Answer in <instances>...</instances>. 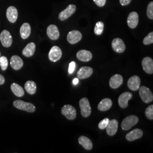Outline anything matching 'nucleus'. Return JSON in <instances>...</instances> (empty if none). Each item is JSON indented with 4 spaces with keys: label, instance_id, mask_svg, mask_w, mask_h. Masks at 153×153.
<instances>
[{
    "label": "nucleus",
    "instance_id": "obj_1",
    "mask_svg": "<svg viewBox=\"0 0 153 153\" xmlns=\"http://www.w3.org/2000/svg\"><path fill=\"white\" fill-rule=\"evenodd\" d=\"M13 105L17 109L23 110L30 113H33L36 110V107L33 104L21 100H16L14 101Z\"/></svg>",
    "mask_w": 153,
    "mask_h": 153
},
{
    "label": "nucleus",
    "instance_id": "obj_2",
    "mask_svg": "<svg viewBox=\"0 0 153 153\" xmlns=\"http://www.w3.org/2000/svg\"><path fill=\"white\" fill-rule=\"evenodd\" d=\"M138 117L135 115H130L126 117L121 123V128L124 131L131 129L133 126L136 125L138 122Z\"/></svg>",
    "mask_w": 153,
    "mask_h": 153
},
{
    "label": "nucleus",
    "instance_id": "obj_3",
    "mask_svg": "<svg viewBox=\"0 0 153 153\" xmlns=\"http://www.w3.org/2000/svg\"><path fill=\"white\" fill-rule=\"evenodd\" d=\"M139 95L142 101L145 103H149L153 101V93L146 86H142L139 88Z\"/></svg>",
    "mask_w": 153,
    "mask_h": 153
},
{
    "label": "nucleus",
    "instance_id": "obj_4",
    "mask_svg": "<svg viewBox=\"0 0 153 153\" xmlns=\"http://www.w3.org/2000/svg\"><path fill=\"white\" fill-rule=\"evenodd\" d=\"M61 114L69 120H73L76 118V109L71 105L66 104L64 105L61 108Z\"/></svg>",
    "mask_w": 153,
    "mask_h": 153
},
{
    "label": "nucleus",
    "instance_id": "obj_5",
    "mask_svg": "<svg viewBox=\"0 0 153 153\" xmlns=\"http://www.w3.org/2000/svg\"><path fill=\"white\" fill-rule=\"evenodd\" d=\"M79 107L81 108V115L83 117H88L91 115V108L87 98H83L79 100Z\"/></svg>",
    "mask_w": 153,
    "mask_h": 153
},
{
    "label": "nucleus",
    "instance_id": "obj_6",
    "mask_svg": "<svg viewBox=\"0 0 153 153\" xmlns=\"http://www.w3.org/2000/svg\"><path fill=\"white\" fill-rule=\"evenodd\" d=\"M0 41L2 45L6 47H10L13 43V38L10 33L7 30H3L0 34Z\"/></svg>",
    "mask_w": 153,
    "mask_h": 153
},
{
    "label": "nucleus",
    "instance_id": "obj_7",
    "mask_svg": "<svg viewBox=\"0 0 153 153\" xmlns=\"http://www.w3.org/2000/svg\"><path fill=\"white\" fill-rule=\"evenodd\" d=\"M76 10V6L74 5L71 4L68 6L65 10L60 13L59 18L60 21H65L71 16Z\"/></svg>",
    "mask_w": 153,
    "mask_h": 153
},
{
    "label": "nucleus",
    "instance_id": "obj_8",
    "mask_svg": "<svg viewBox=\"0 0 153 153\" xmlns=\"http://www.w3.org/2000/svg\"><path fill=\"white\" fill-rule=\"evenodd\" d=\"M62 51L57 46H53L49 51L48 58L52 62H57L59 60L62 56Z\"/></svg>",
    "mask_w": 153,
    "mask_h": 153
},
{
    "label": "nucleus",
    "instance_id": "obj_9",
    "mask_svg": "<svg viewBox=\"0 0 153 153\" xmlns=\"http://www.w3.org/2000/svg\"><path fill=\"white\" fill-rule=\"evenodd\" d=\"M82 33L77 30H73L68 33L67 35V40L71 44L78 43L82 39Z\"/></svg>",
    "mask_w": 153,
    "mask_h": 153
},
{
    "label": "nucleus",
    "instance_id": "obj_10",
    "mask_svg": "<svg viewBox=\"0 0 153 153\" xmlns=\"http://www.w3.org/2000/svg\"><path fill=\"white\" fill-rule=\"evenodd\" d=\"M112 48L116 52L121 53L126 50V45L121 39L115 38L112 40Z\"/></svg>",
    "mask_w": 153,
    "mask_h": 153
},
{
    "label": "nucleus",
    "instance_id": "obj_11",
    "mask_svg": "<svg viewBox=\"0 0 153 153\" xmlns=\"http://www.w3.org/2000/svg\"><path fill=\"white\" fill-rule=\"evenodd\" d=\"M133 95L131 93L125 92L122 93L118 99L119 105L122 108H126L128 105V101L131 99Z\"/></svg>",
    "mask_w": 153,
    "mask_h": 153
},
{
    "label": "nucleus",
    "instance_id": "obj_12",
    "mask_svg": "<svg viewBox=\"0 0 153 153\" xmlns=\"http://www.w3.org/2000/svg\"><path fill=\"white\" fill-rule=\"evenodd\" d=\"M141 79L137 76H131L127 83L128 87L132 91H137L140 88Z\"/></svg>",
    "mask_w": 153,
    "mask_h": 153
},
{
    "label": "nucleus",
    "instance_id": "obj_13",
    "mask_svg": "<svg viewBox=\"0 0 153 153\" xmlns=\"http://www.w3.org/2000/svg\"><path fill=\"white\" fill-rule=\"evenodd\" d=\"M93 73V69L89 66H83L77 72L76 76L78 79H84L89 78Z\"/></svg>",
    "mask_w": 153,
    "mask_h": 153
},
{
    "label": "nucleus",
    "instance_id": "obj_14",
    "mask_svg": "<svg viewBox=\"0 0 153 153\" xmlns=\"http://www.w3.org/2000/svg\"><path fill=\"white\" fill-rule=\"evenodd\" d=\"M48 36L52 40H57L60 37V32L57 27L54 25H51L47 29Z\"/></svg>",
    "mask_w": 153,
    "mask_h": 153
},
{
    "label": "nucleus",
    "instance_id": "obj_15",
    "mask_svg": "<svg viewBox=\"0 0 153 153\" xmlns=\"http://www.w3.org/2000/svg\"><path fill=\"white\" fill-rule=\"evenodd\" d=\"M142 66L143 71L149 74L153 73V60L149 57H145L142 61Z\"/></svg>",
    "mask_w": 153,
    "mask_h": 153
},
{
    "label": "nucleus",
    "instance_id": "obj_16",
    "mask_svg": "<svg viewBox=\"0 0 153 153\" xmlns=\"http://www.w3.org/2000/svg\"><path fill=\"white\" fill-rule=\"evenodd\" d=\"M123 83V78L120 74H115L112 76L109 80V85L110 87L116 89L119 88Z\"/></svg>",
    "mask_w": 153,
    "mask_h": 153
},
{
    "label": "nucleus",
    "instance_id": "obj_17",
    "mask_svg": "<svg viewBox=\"0 0 153 153\" xmlns=\"http://www.w3.org/2000/svg\"><path fill=\"white\" fill-rule=\"evenodd\" d=\"M118 121L116 119L109 120L108 126L106 127V131L109 136H114L118 129Z\"/></svg>",
    "mask_w": 153,
    "mask_h": 153
},
{
    "label": "nucleus",
    "instance_id": "obj_18",
    "mask_svg": "<svg viewBox=\"0 0 153 153\" xmlns=\"http://www.w3.org/2000/svg\"><path fill=\"white\" fill-rule=\"evenodd\" d=\"M18 13L16 7L11 6L6 10V16L8 21L10 23H15L18 18Z\"/></svg>",
    "mask_w": 153,
    "mask_h": 153
},
{
    "label": "nucleus",
    "instance_id": "obj_19",
    "mask_svg": "<svg viewBox=\"0 0 153 153\" xmlns=\"http://www.w3.org/2000/svg\"><path fill=\"white\" fill-rule=\"evenodd\" d=\"M143 136V131L140 129H135L132 131L126 134V138L128 141H133L138 139H140Z\"/></svg>",
    "mask_w": 153,
    "mask_h": 153
},
{
    "label": "nucleus",
    "instance_id": "obj_20",
    "mask_svg": "<svg viewBox=\"0 0 153 153\" xmlns=\"http://www.w3.org/2000/svg\"><path fill=\"white\" fill-rule=\"evenodd\" d=\"M138 23V15L137 13L133 11L129 14L127 19L128 26L131 28H135Z\"/></svg>",
    "mask_w": 153,
    "mask_h": 153
},
{
    "label": "nucleus",
    "instance_id": "obj_21",
    "mask_svg": "<svg viewBox=\"0 0 153 153\" xmlns=\"http://www.w3.org/2000/svg\"><path fill=\"white\" fill-rule=\"evenodd\" d=\"M10 63L11 68L16 71L21 69L23 66V61L22 59L16 55L13 56L11 57Z\"/></svg>",
    "mask_w": 153,
    "mask_h": 153
},
{
    "label": "nucleus",
    "instance_id": "obj_22",
    "mask_svg": "<svg viewBox=\"0 0 153 153\" xmlns=\"http://www.w3.org/2000/svg\"><path fill=\"white\" fill-rule=\"evenodd\" d=\"M92 53L87 50H80L76 53V58L83 62H88L92 59Z\"/></svg>",
    "mask_w": 153,
    "mask_h": 153
},
{
    "label": "nucleus",
    "instance_id": "obj_23",
    "mask_svg": "<svg viewBox=\"0 0 153 153\" xmlns=\"http://www.w3.org/2000/svg\"><path fill=\"white\" fill-rule=\"evenodd\" d=\"M36 50V45L33 43L31 42L25 47V48L22 51V54L23 56L27 57H30L33 56L34 55Z\"/></svg>",
    "mask_w": 153,
    "mask_h": 153
},
{
    "label": "nucleus",
    "instance_id": "obj_24",
    "mask_svg": "<svg viewBox=\"0 0 153 153\" xmlns=\"http://www.w3.org/2000/svg\"><path fill=\"white\" fill-rule=\"evenodd\" d=\"M31 32V28L29 23H24L20 28L21 36L23 39H27Z\"/></svg>",
    "mask_w": 153,
    "mask_h": 153
},
{
    "label": "nucleus",
    "instance_id": "obj_25",
    "mask_svg": "<svg viewBox=\"0 0 153 153\" xmlns=\"http://www.w3.org/2000/svg\"><path fill=\"white\" fill-rule=\"evenodd\" d=\"M112 105V102L109 98H104L102 100L98 105V108L100 111L109 110Z\"/></svg>",
    "mask_w": 153,
    "mask_h": 153
},
{
    "label": "nucleus",
    "instance_id": "obj_26",
    "mask_svg": "<svg viewBox=\"0 0 153 153\" xmlns=\"http://www.w3.org/2000/svg\"><path fill=\"white\" fill-rule=\"evenodd\" d=\"M78 142L81 145H82L83 148L87 150H90L93 149V143L88 137L83 136H80L78 138Z\"/></svg>",
    "mask_w": 153,
    "mask_h": 153
},
{
    "label": "nucleus",
    "instance_id": "obj_27",
    "mask_svg": "<svg viewBox=\"0 0 153 153\" xmlns=\"http://www.w3.org/2000/svg\"><path fill=\"white\" fill-rule=\"evenodd\" d=\"M11 90L13 94L18 97H22L25 95V91L23 88L18 84L13 83L11 85Z\"/></svg>",
    "mask_w": 153,
    "mask_h": 153
},
{
    "label": "nucleus",
    "instance_id": "obj_28",
    "mask_svg": "<svg viewBox=\"0 0 153 153\" xmlns=\"http://www.w3.org/2000/svg\"><path fill=\"white\" fill-rule=\"evenodd\" d=\"M25 88L28 94L33 95L36 92V84L33 81H28L25 85Z\"/></svg>",
    "mask_w": 153,
    "mask_h": 153
},
{
    "label": "nucleus",
    "instance_id": "obj_29",
    "mask_svg": "<svg viewBox=\"0 0 153 153\" xmlns=\"http://www.w3.org/2000/svg\"><path fill=\"white\" fill-rule=\"evenodd\" d=\"M104 23L102 22H97L94 28V33L97 35H100L104 31Z\"/></svg>",
    "mask_w": 153,
    "mask_h": 153
},
{
    "label": "nucleus",
    "instance_id": "obj_30",
    "mask_svg": "<svg viewBox=\"0 0 153 153\" xmlns=\"http://www.w3.org/2000/svg\"><path fill=\"white\" fill-rule=\"evenodd\" d=\"M0 66L3 71H5L8 67V60L5 56L0 57Z\"/></svg>",
    "mask_w": 153,
    "mask_h": 153
},
{
    "label": "nucleus",
    "instance_id": "obj_31",
    "mask_svg": "<svg viewBox=\"0 0 153 153\" xmlns=\"http://www.w3.org/2000/svg\"><path fill=\"white\" fill-rule=\"evenodd\" d=\"M145 114L149 120H153V105H150L145 110Z\"/></svg>",
    "mask_w": 153,
    "mask_h": 153
},
{
    "label": "nucleus",
    "instance_id": "obj_32",
    "mask_svg": "<svg viewBox=\"0 0 153 153\" xmlns=\"http://www.w3.org/2000/svg\"><path fill=\"white\" fill-rule=\"evenodd\" d=\"M143 43L145 45H149L153 43V33L151 32L143 39Z\"/></svg>",
    "mask_w": 153,
    "mask_h": 153
},
{
    "label": "nucleus",
    "instance_id": "obj_33",
    "mask_svg": "<svg viewBox=\"0 0 153 153\" xmlns=\"http://www.w3.org/2000/svg\"><path fill=\"white\" fill-rule=\"evenodd\" d=\"M147 16L150 19H153V2H150L147 8Z\"/></svg>",
    "mask_w": 153,
    "mask_h": 153
},
{
    "label": "nucleus",
    "instance_id": "obj_34",
    "mask_svg": "<svg viewBox=\"0 0 153 153\" xmlns=\"http://www.w3.org/2000/svg\"><path fill=\"white\" fill-rule=\"evenodd\" d=\"M109 122V119L108 118H105L103 120L101 121L98 124L99 128L100 129H104L106 128Z\"/></svg>",
    "mask_w": 153,
    "mask_h": 153
},
{
    "label": "nucleus",
    "instance_id": "obj_35",
    "mask_svg": "<svg viewBox=\"0 0 153 153\" xmlns=\"http://www.w3.org/2000/svg\"><path fill=\"white\" fill-rule=\"evenodd\" d=\"M75 68H76V62L74 61H71L69 65V69H68L69 73L72 74L75 70Z\"/></svg>",
    "mask_w": 153,
    "mask_h": 153
},
{
    "label": "nucleus",
    "instance_id": "obj_36",
    "mask_svg": "<svg viewBox=\"0 0 153 153\" xmlns=\"http://www.w3.org/2000/svg\"><path fill=\"white\" fill-rule=\"evenodd\" d=\"M95 4L99 7H103L105 4L106 0H93Z\"/></svg>",
    "mask_w": 153,
    "mask_h": 153
},
{
    "label": "nucleus",
    "instance_id": "obj_37",
    "mask_svg": "<svg viewBox=\"0 0 153 153\" xmlns=\"http://www.w3.org/2000/svg\"><path fill=\"white\" fill-rule=\"evenodd\" d=\"M131 0H120L121 5L122 6H126L129 5Z\"/></svg>",
    "mask_w": 153,
    "mask_h": 153
},
{
    "label": "nucleus",
    "instance_id": "obj_38",
    "mask_svg": "<svg viewBox=\"0 0 153 153\" xmlns=\"http://www.w3.org/2000/svg\"><path fill=\"white\" fill-rule=\"evenodd\" d=\"M5 82V79L4 76L0 74V85L4 84Z\"/></svg>",
    "mask_w": 153,
    "mask_h": 153
},
{
    "label": "nucleus",
    "instance_id": "obj_39",
    "mask_svg": "<svg viewBox=\"0 0 153 153\" xmlns=\"http://www.w3.org/2000/svg\"><path fill=\"white\" fill-rule=\"evenodd\" d=\"M78 83H79V79H78V78H74V79L73 80V83L74 85H76Z\"/></svg>",
    "mask_w": 153,
    "mask_h": 153
},
{
    "label": "nucleus",
    "instance_id": "obj_40",
    "mask_svg": "<svg viewBox=\"0 0 153 153\" xmlns=\"http://www.w3.org/2000/svg\"><path fill=\"white\" fill-rule=\"evenodd\" d=\"M0 57H1V53H0Z\"/></svg>",
    "mask_w": 153,
    "mask_h": 153
}]
</instances>
